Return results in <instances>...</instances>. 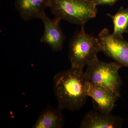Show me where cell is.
Masks as SVG:
<instances>
[{
    "label": "cell",
    "mask_w": 128,
    "mask_h": 128,
    "mask_svg": "<svg viewBox=\"0 0 128 128\" xmlns=\"http://www.w3.org/2000/svg\"><path fill=\"white\" fill-rule=\"evenodd\" d=\"M44 32L40 41L46 44L54 52H58L63 48L66 37L59 25L61 20L54 18L52 20L44 14L42 17Z\"/></svg>",
    "instance_id": "obj_6"
},
{
    "label": "cell",
    "mask_w": 128,
    "mask_h": 128,
    "mask_svg": "<svg viewBox=\"0 0 128 128\" xmlns=\"http://www.w3.org/2000/svg\"><path fill=\"white\" fill-rule=\"evenodd\" d=\"M61 111L49 107L42 111L36 122L34 128H61L64 124V116Z\"/></svg>",
    "instance_id": "obj_10"
},
{
    "label": "cell",
    "mask_w": 128,
    "mask_h": 128,
    "mask_svg": "<svg viewBox=\"0 0 128 128\" xmlns=\"http://www.w3.org/2000/svg\"><path fill=\"white\" fill-rule=\"evenodd\" d=\"M100 51L121 64L128 67V42L113 36L107 28L99 34Z\"/></svg>",
    "instance_id": "obj_5"
},
{
    "label": "cell",
    "mask_w": 128,
    "mask_h": 128,
    "mask_svg": "<svg viewBox=\"0 0 128 128\" xmlns=\"http://www.w3.org/2000/svg\"><path fill=\"white\" fill-rule=\"evenodd\" d=\"M85 89L87 96L94 99L99 111L110 113L113 109L117 98L105 88L86 81Z\"/></svg>",
    "instance_id": "obj_9"
},
{
    "label": "cell",
    "mask_w": 128,
    "mask_h": 128,
    "mask_svg": "<svg viewBox=\"0 0 128 128\" xmlns=\"http://www.w3.org/2000/svg\"><path fill=\"white\" fill-rule=\"evenodd\" d=\"M122 66L118 62L106 63L98 58L87 65L84 72V78L107 89L118 98L120 96L121 86L119 70Z\"/></svg>",
    "instance_id": "obj_4"
},
{
    "label": "cell",
    "mask_w": 128,
    "mask_h": 128,
    "mask_svg": "<svg viewBox=\"0 0 128 128\" xmlns=\"http://www.w3.org/2000/svg\"><path fill=\"white\" fill-rule=\"evenodd\" d=\"M112 19L114 30L112 35L116 38H122L124 34L128 32V8H120L114 16L109 15Z\"/></svg>",
    "instance_id": "obj_11"
},
{
    "label": "cell",
    "mask_w": 128,
    "mask_h": 128,
    "mask_svg": "<svg viewBox=\"0 0 128 128\" xmlns=\"http://www.w3.org/2000/svg\"><path fill=\"white\" fill-rule=\"evenodd\" d=\"M118 0H92V2L97 6L98 5H108L112 6Z\"/></svg>",
    "instance_id": "obj_12"
},
{
    "label": "cell",
    "mask_w": 128,
    "mask_h": 128,
    "mask_svg": "<svg viewBox=\"0 0 128 128\" xmlns=\"http://www.w3.org/2000/svg\"><path fill=\"white\" fill-rule=\"evenodd\" d=\"M15 6L24 21L41 19L49 6V0H15Z\"/></svg>",
    "instance_id": "obj_8"
},
{
    "label": "cell",
    "mask_w": 128,
    "mask_h": 128,
    "mask_svg": "<svg viewBox=\"0 0 128 128\" xmlns=\"http://www.w3.org/2000/svg\"><path fill=\"white\" fill-rule=\"evenodd\" d=\"M72 37L69 44V58L72 68H83L98 58L100 52L98 38L86 32L84 26Z\"/></svg>",
    "instance_id": "obj_3"
},
{
    "label": "cell",
    "mask_w": 128,
    "mask_h": 128,
    "mask_svg": "<svg viewBox=\"0 0 128 128\" xmlns=\"http://www.w3.org/2000/svg\"><path fill=\"white\" fill-rule=\"evenodd\" d=\"M54 18L84 26L96 16L97 9L92 0H49Z\"/></svg>",
    "instance_id": "obj_2"
},
{
    "label": "cell",
    "mask_w": 128,
    "mask_h": 128,
    "mask_svg": "<svg viewBox=\"0 0 128 128\" xmlns=\"http://www.w3.org/2000/svg\"><path fill=\"white\" fill-rule=\"evenodd\" d=\"M121 118L109 113L99 111H91L85 114L81 121L82 128H116L121 127Z\"/></svg>",
    "instance_id": "obj_7"
},
{
    "label": "cell",
    "mask_w": 128,
    "mask_h": 128,
    "mask_svg": "<svg viewBox=\"0 0 128 128\" xmlns=\"http://www.w3.org/2000/svg\"><path fill=\"white\" fill-rule=\"evenodd\" d=\"M83 70L70 68L57 73L54 78V91L58 108L76 111L84 105L87 97Z\"/></svg>",
    "instance_id": "obj_1"
}]
</instances>
